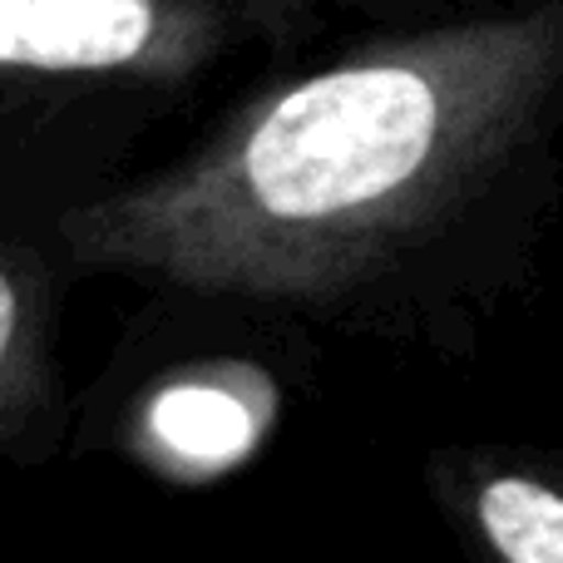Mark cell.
<instances>
[{"mask_svg":"<svg viewBox=\"0 0 563 563\" xmlns=\"http://www.w3.org/2000/svg\"><path fill=\"white\" fill-rule=\"evenodd\" d=\"M267 416L263 386L243 390L223 376H184L144 406V445L178 475H223L257 450Z\"/></svg>","mask_w":563,"mask_h":563,"instance_id":"obj_3","label":"cell"},{"mask_svg":"<svg viewBox=\"0 0 563 563\" xmlns=\"http://www.w3.org/2000/svg\"><path fill=\"white\" fill-rule=\"evenodd\" d=\"M479 529L509 563H563V499L539 479H489L479 489Z\"/></svg>","mask_w":563,"mask_h":563,"instance_id":"obj_4","label":"cell"},{"mask_svg":"<svg viewBox=\"0 0 563 563\" xmlns=\"http://www.w3.org/2000/svg\"><path fill=\"white\" fill-rule=\"evenodd\" d=\"M35 356V311H30V291L15 267L0 263V406L15 396L25 380V366Z\"/></svg>","mask_w":563,"mask_h":563,"instance_id":"obj_5","label":"cell"},{"mask_svg":"<svg viewBox=\"0 0 563 563\" xmlns=\"http://www.w3.org/2000/svg\"><path fill=\"white\" fill-rule=\"evenodd\" d=\"M188 35L174 0H0V69L104 75L164 65Z\"/></svg>","mask_w":563,"mask_h":563,"instance_id":"obj_2","label":"cell"},{"mask_svg":"<svg viewBox=\"0 0 563 563\" xmlns=\"http://www.w3.org/2000/svg\"><path fill=\"white\" fill-rule=\"evenodd\" d=\"M534 55L529 30H470L321 69L65 233L95 263L194 291H321L475 168Z\"/></svg>","mask_w":563,"mask_h":563,"instance_id":"obj_1","label":"cell"}]
</instances>
